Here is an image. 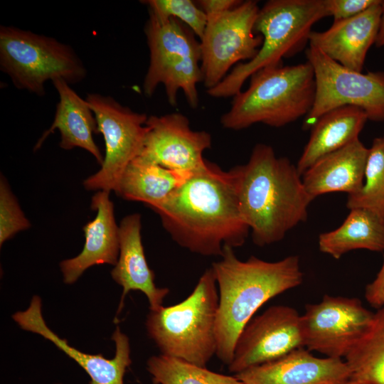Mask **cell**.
Segmentation results:
<instances>
[{
    "instance_id": "obj_1",
    "label": "cell",
    "mask_w": 384,
    "mask_h": 384,
    "mask_svg": "<svg viewBox=\"0 0 384 384\" xmlns=\"http://www.w3.org/2000/svg\"><path fill=\"white\" fill-rule=\"evenodd\" d=\"M152 210L176 244L203 256L220 257L225 246L241 247L250 231L233 169L225 171L209 161Z\"/></svg>"
},
{
    "instance_id": "obj_2",
    "label": "cell",
    "mask_w": 384,
    "mask_h": 384,
    "mask_svg": "<svg viewBox=\"0 0 384 384\" xmlns=\"http://www.w3.org/2000/svg\"><path fill=\"white\" fill-rule=\"evenodd\" d=\"M239 204L255 245L264 247L282 240L308 218L313 201L297 166L277 157L267 144H256L248 161L233 168Z\"/></svg>"
},
{
    "instance_id": "obj_3",
    "label": "cell",
    "mask_w": 384,
    "mask_h": 384,
    "mask_svg": "<svg viewBox=\"0 0 384 384\" xmlns=\"http://www.w3.org/2000/svg\"><path fill=\"white\" fill-rule=\"evenodd\" d=\"M220 257L211 266L219 292L215 355L228 366L239 335L254 314L270 299L299 286L304 274L297 255L276 262L255 256L242 261L233 248L225 246Z\"/></svg>"
},
{
    "instance_id": "obj_4",
    "label": "cell",
    "mask_w": 384,
    "mask_h": 384,
    "mask_svg": "<svg viewBox=\"0 0 384 384\" xmlns=\"http://www.w3.org/2000/svg\"><path fill=\"white\" fill-rule=\"evenodd\" d=\"M250 78L248 88L233 97L220 118L225 129L241 130L257 123L282 127L306 117L313 107L316 82L309 61L267 67Z\"/></svg>"
},
{
    "instance_id": "obj_5",
    "label": "cell",
    "mask_w": 384,
    "mask_h": 384,
    "mask_svg": "<svg viewBox=\"0 0 384 384\" xmlns=\"http://www.w3.org/2000/svg\"><path fill=\"white\" fill-rule=\"evenodd\" d=\"M217 287L213 270L208 268L184 300L150 310L145 325L161 354L206 366L217 351Z\"/></svg>"
},
{
    "instance_id": "obj_6",
    "label": "cell",
    "mask_w": 384,
    "mask_h": 384,
    "mask_svg": "<svg viewBox=\"0 0 384 384\" xmlns=\"http://www.w3.org/2000/svg\"><path fill=\"white\" fill-rule=\"evenodd\" d=\"M327 16L323 0H270L260 9L255 32L262 38L257 55L239 63L207 94L215 98L234 97L257 71L282 63L309 42L312 26Z\"/></svg>"
},
{
    "instance_id": "obj_7",
    "label": "cell",
    "mask_w": 384,
    "mask_h": 384,
    "mask_svg": "<svg viewBox=\"0 0 384 384\" xmlns=\"http://www.w3.org/2000/svg\"><path fill=\"white\" fill-rule=\"evenodd\" d=\"M144 33L149 65L143 91L151 97L159 85L165 87L169 104L175 107L181 90L192 108L198 106L197 85L203 81L201 50L191 30L180 21L159 18L149 13Z\"/></svg>"
},
{
    "instance_id": "obj_8",
    "label": "cell",
    "mask_w": 384,
    "mask_h": 384,
    "mask_svg": "<svg viewBox=\"0 0 384 384\" xmlns=\"http://www.w3.org/2000/svg\"><path fill=\"white\" fill-rule=\"evenodd\" d=\"M0 68L19 90L38 96L45 85L63 79L80 82L87 70L75 50L54 38L14 26L0 27Z\"/></svg>"
},
{
    "instance_id": "obj_9",
    "label": "cell",
    "mask_w": 384,
    "mask_h": 384,
    "mask_svg": "<svg viewBox=\"0 0 384 384\" xmlns=\"http://www.w3.org/2000/svg\"><path fill=\"white\" fill-rule=\"evenodd\" d=\"M316 82L313 107L305 117L304 128H311L328 112L343 106L363 110L368 119L384 121V72L363 73L350 70L309 46L306 51Z\"/></svg>"
},
{
    "instance_id": "obj_10",
    "label": "cell",
    "mask_w": 384,
    "mask_h": 384,
    "mask_svg": "<svg viewBox=\"0 0 384 384\" xmlns=\"http://www.w3.org/2000/svg\"><path fill=\"white\" fill-rule=\"evenodd\" d=\"M86 100L94 113L97 133L105 143L101 169L83 182L90 191H115L120 178L140 154L147 131L148 116L133 111L110 96L89 93Z\"/></svg>"
},
{
    "instance_id": "obj_11",
    "label": "cell",
    "mask_w": 384,
    "mask_h": 384,
    "mask_svg": "<svg viewBox=\"0 0 384 384\" xmlns=\"http://www.w3.org/2000/svg\"><path fill=\"white\" fill-rule=\"evenodd\" d=\"M260 8L257 1H242L224 13L207 17L200 39L203 82L207 89L218 85L233 65L252 60L262 43L255 23Z\"/></svg>"
},
{
    "instance_id": "obj_12",
    "label": "cell",
    "mask_w": 384,
    "mask_h": 384,
    "mask_svg": "<svg viewBox=\"0 0 384 384\" xmlns=\"http://www.w3.org/2000/svg\"><path fill=\"white\" fill-rule=\"evenodd\" d=\"M373 313L358 298L325 294L301 315L304 346L326 357L345 358L368 329Z\"/></svg>"
},
{
    "instance_id": "obj_13",
    "label": "cell",
    "mask_w": 384,
    "mask_h": 384,
    "mask_svg": "<svg viewBox=\"0 0 384 384\" xmlns=\"http://www.w3.org/2000/svg\"><path fill=\"white\" fill-rule=\"evenodd\" d=\"M302 347L304 346L301 315L289 306H272L242 329L228 370L236 374Z\"/></svg>"
},
{
    "instance_id": "obj_14",
    "label": "cell",
    "mask_w": 384,
    "mask_h": 384,
    "mask_svg": "<svg viewBox=\"0 0 384 384\" xmlns=\"http://www.w3.org/2000/svg\"><path fill=\"white\" fill-rule=\"evenodd\" d=\"M146 124L147 131L137 159L186 176L206 164L203 154L211 146V136L205 131L191 129L183 114L151 115Z\"/></svg>"
},
{
    "instance_id": "obj_15",
    "label": "cell",
    "mask_w": 384,
    "mask_h": 384,
    "mask_svg": "<svg viewBox=\"0 0 384 384\" xmlns=\"http://www.w3.org/2000/svg\"><path fill=\"white\" fill-rule=\"evenodd\" d=\"M41 299L35 295L25 311H17L12 318L25 331L37 334L54 343L73 359L90 376V384H124L127 368L131 365L129 338L117 326L112 336L115 343V354L111 359L101 354L92 355L70 346L46 324L41 310Z\"/></svg>"
},
{
    "instance_id": "obj_16",
    "label": "cell",
    "mask_w": 384,
    "mask_h": 384,
    "mask_svg": "<svg viewBox=\"0 0 384 384\" xmlns=\"http://www.w3.org/2000/svg\"><path fill=\"white\" fill-rule=\"evenodd\" d=\"M234 375L242 384H337L351 372L342 358H319L302 347Z\"/></svg>"
},
{
    "instance_id": "obj_17",
    "label": "cell",
    "mask_w": 384,
    "mask_h": 384,
    "mask_svg": "<svg viewBox=\"0 0 384 384\" xmlns=\"http://www.w3.org/2000/svg\"><path fill=\"white\" fill-rule=\"evenodd\" d=\"M381 3L382 0L356 16L335 21L324 31H311L309 46L341 65L362 72L367 53L377 38Z\"/></svg>"
},
{
    "instance_id": "obj_18",
    "label": "cell",
    "mask_w": 384,
    "mask_h": 384,
    "mask_svg": "<svg viewBox=\"0 0 384 384\" xmlns=\"http://www.w3.org/2000/svg\"><path fill=\"white\" fill-rule=\"evenodd\" d=\"M141 215L133 213L125 216L119 226V254L117 264L111 271L112 279L122 287L117 313L124 306V300L130 291H140L145 294L150 310L163 306L169 293L166 287H158L154 283V273L147 264L141 236Z\"/></svg>"
},
{
    "instance_id": "obj_19",
    "label": "cell",
    "mask_w": 384,
    "mask_h": 384,
    "mask_svg": "<svg viewBox=\"0 0 384 384\" xmlns=\"http://www.w3.org/2000/svg\"><path fill=\"white\" fill-rule=\"evenodd\" d=\"M110 192L99 191L92 198L96 217L83 227L85 242L76 257L60 263L65 284L75 282L89 267L99 264L115 265L119 254V235Z\"/></svg>"
},
{
    "instance_id": "obj_20",
    "label": "cell",
    "mask_w": 384,
    "mask_h": 384,
    "mask_svg": "<svg viewBox=\"0 0 384 384\" xmlns=\"http://www.w3.org/2000/svg\"><path fill=\"white\" fill-rule=\"evenodd\" d=\"M368 151L358 139L319 159L302 176L309 195L314 200L327 193L358 191L364 183Z\"/></svg>"
},
{
    "instance_id": "obj_21",
    "label": "cell",
    "mask_w": 384,
    "mask_h": 384,
    "mask_svg": "<svg viewBox=\"0 0 384 384\" xmlns=\"http://www.w3.org/2000/svg\"><path fill=\"white\" fill-rule=\"evenodd\" d=\"M52 82L58 93L59 102L51 126L42 134L34 150L38 149L46 138L58 129L62 149H84L102 165L104 157L92 137L94 133H97V121L86 99L81 98L63 79H57Z\"/></svg>"
},
{
    "instance_id": "obj_22",
    "label": "cell",
    "mask_w": 384,
    "mask_h": 384,
    "mask_svg": "<svg viewBox=\"0 0 384 384\" xmlns=\"http://www.w3.org/2000/svg\"><path fill=\"white\" fill-rule=\"evenodd\" d=\"M367 120L366 113L354 106L338 107L319 117L296 166L299 174L321 158L359 139Z\"/></svg>"
},
{
    "instance_id": "obj_23",
    "label": "cell",
    "mask_w": 384,
    "mask_h": 384,
    "mask_svg": "<svg viewBox=\"0 0 384 384\" xmlns=\"http://www.w3.org/2000/svg\"><path fill=\"white\" fill-rule=\"evenodd\" d=\"M319 250L338 260L346 253L364 249L384 251V218L363 208H353L336 229L318 238Z\"/></svg>"
},
{
    "instance_id": "obj_24",
    "label": "cell",
    "mask_w": 384,
    "mask_h": 384,
    "mask_svg": "<svg viewBox=\"0 0 384 384\" xmlns=\"http://www.w3.org/2000/svg\"><path fill=\"white\" fill-rule=\"evenodd\" d=\"M187 177L136 158L122 174L115 193L124 199L142 202L153 209Z\"/></svg>"
},
{
    "instance_id": "obj_25",
    "label": "cell",
    "mask_w": 384,
    "mask_h": 384,
    "mask_svg": "<svg viewBox=\"0 0 384 384\" xmlns=\"http://www.w3.org/2000/svg\"><path fill=\"white\" fill-rule=\"evenodd\" d=\"M345 359L351 379L384 384V306L373 313L366 332Z\"/></svg>"
},
{
    "instance_id": "obj_26",
    "label": "cell",
    "mask_w": 384,
    "mask_h": 384,
    "mask_svg": "<svg viewBox=\"0 0 384 384\" xmlns=\"http://www.w3.org/2000/svg\"><path fill=\"white\" fill-rule=\"evenodd\" d=\"M146 369L153 384H242L235 375L218 373L163 354L151 356L147 360Z\"/></svg>"
},
{
    "instance_id": "obj_27",
    "label": "cell",
    "mask_w": 384,
    "mask_h": 384,
    "mask_svg": "<svg viewBox=\"0 0 384 384\" xmlns=\"http://www.w3.org/2000/svg\"><path fill=\"white\" fill-rule=\"evenodd\" d=\"M361 188L348 195L346 207L349 210L363 208L384 218V139L375 138L369 148Z\"/></svg>"
},
{
    "instance_id": "obj_28",
    "label": "cell",
    "mask_w": 384,
    "mask_h": 384,
    "mask_svg": "<svg viewBox=\"0 0 384 384\" xmlns=\"http://www.w3.org/2000/svg\"><path fill=\"white\" fill-rule=\"evenodd\" d=\"M149 13L159 18H173L182 22L199 38L204 33L207 17L203 11L191 0L144 1Z\"/></svg>"
},
{
    "instance_id": "obj_29",
    "label": "cell",
    "mask_w": 384,
    "mask_h": 384,
    "mask_svg": "<svg viewBox=\"0 0 384 384\" xmlns=\"http://www.w3.org/2000/svg\"><path fill=\"white\" fill-rule=\"evenodd\" d=\"M19 204L4 177L0 181V245L30 228Z\"/></svg>"
},
{
    "instance_id": "obj_30",
    "label": "cell",
    "mask_w": 384,
    "mask_h": 384,
    "mask_svg": "<svg viewBox=\"0 0 384 384\" xmlns=\"http://www.w3.org/2000/svg\"><path fill=\"white\" fill-rule=\"evenodd\" d=\"M328 16L334 22L356 16L365 11L380 0H323Z\"/></svg>"
},
{
    "instance_id": "obj_31",
    "label": "cell",
    "mask_w": 384,
    "mask_h": 384,
    "mask_svg": "<svg viewBox=\"0 0 384 384\" xmlns=\"http://www.w3.org/2000/svg\"><path fill=\"white\" fill-rule=\"evenodd\" d=\"M365 298L377 309L384 306V260L375 278L366 287Z\"/></svg>"
},
{
    "instance_id": "obj_32",
    "label": "cell",
    "mask_w": 384,
    "mask_h": 384,
    "mask_svg": "<svg viewBox=\"0 0 384 384\" xmlns=\"http://www.w3.org/2000/svg\"><path fill=\"white\" fill-rule=\"evenodd\" d=\"M199 7L206 14V17L220 14L230 10L242 1L238 0H201L198 1Z\"/></svg>"
},
{
    "instance_id": "obj_33",
    "label": "cell",
    "mask_w": 384,
    "mask_h": 384,
    "mask_svg": "<svg viewBox=\"0 0 384 384\" xmlns=\"http://www.w3.org/2000/svg\"><path fill=\"white\" fill-rule=\"evenodd\" d=\"M382 13L380 16L379 29L375 45L377 47H384V1H382Z\"/></svg>"
},
{
    "instance_id": "obj_34",
    "label": "cell",
    "mask_w": 384,
    "mask_h": 384,
    "mask_svg": "<svg viewBox=\"0 0 384 384\" xmlns=\"http://www.w3.org/2000/svg\"><path fill=\"white\" fill-rule=\"evenodd\" d=\"M337 384H365V383L351 378L349 380H347L346 381H343Z\"/></svg>"
},
{
    "instance_id": "obj_35",
    "label": "cell",
    "mask_w": 384,
    "mask_h": 384,
    "mask_svg": "<svg viewBox=\"0 0 384 384\" xmlns=\"http://www.w3.org/2000/svg\"><path fill=\"white\" fill-rule=\"evenodd\" d=\"M383 139H384V135L383 136Z\"/></svg>"
}]
</instances>
